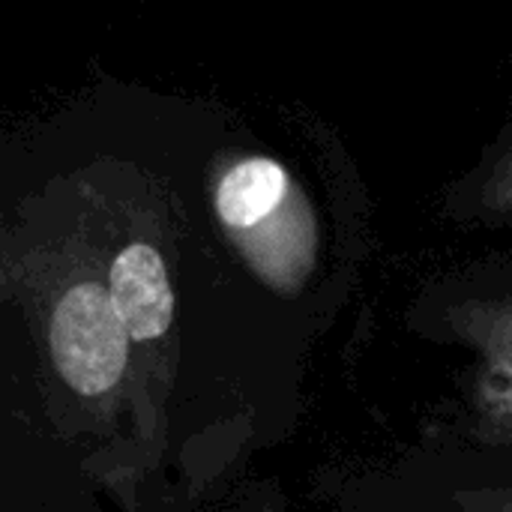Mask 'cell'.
Here are the masks:
<instances>
[{"label": "cell", "instance_id": "2", "mask_svg": "<svg viewBox=\"0 0 512 512\" xmlns=\"http://www.w3.org/2000/svg\"><path fill=\"white\" fill-rule=\"evenodd\" d=\"M48 351L57 378L78 399L105 405L120 390L132 339L108 282L90 273L63 279L48 306Z\"/></svg>", "mask_w": 512, "mask_h": 512}, {"label": "cell", "instance_id": "6", "mask_svg": "<svg viewBox=\"0 0 512 512\" xmlns=\"http://www.w3.org/2000/svg\"><path fill=\"white\" fill-rule=\"evenodd\" d=\"M495 512H512V501H510V504H501V507H498Z\"/></svg>", "mask_w": 512, "mask_h": 512}, {"label": "cell", "instance_id": "5", "mask_svg": "<svg viewBox=\"0 0 512 512\" xmlns=\"http://www.w3.org/2000/svg\"><path fill=\"white\" fill-rule=\"evenodd\" d=\"M480 204L486 213H504L512 216V150L498 162V168L489 174V180L480 189Z\"/></svg>", "mask_w": 512, "mask_h": 512}, {"label": "cell", "instance_id": "3", "mask_svg": "<svg viewBox=\"0 0 512 512\" xmlns=\"http://www.w3.org/2000/svg\"><path fill=\"white\" fill-rule=\"evenodd\" d=\"M456 336L477 354V435L512 447V300H471L450 312Z\"/></svg>", "mask_w": 512, "mask_h": 512}, {"label": "cell", "instance_id": "1", "mask_svg": "<svg viewBox=\"0 0 512 512\" xmlns=\"http://www.w3.org/2000/svg\"><path fill=\"white\" fill-rule=\"evenodd\" d=\"M219 225L276 291H297L315 261V219L291 174L270 156H240L213 186Z\"/></svg>", "mask_w": 512, "mask_h": 512}, {"label": "cell", "instance_id": "4", "mask_svg": "<svg viewBox=\"0 0 512 512\" xmlns=\"http://www.w3.org/2000/svg\"><path fill=\"white\" fill-rule=\"evenodd\" d=\"M108 291L138 345L162 342L174 327V288L162 252L147 240H132L108 264Z\"/></svg>", "mask_w": 512, "mask_h": 512}, {"label": "cell", "instance_id": "7", "mask_svg": "<svg viewBox=\"0 0 512 512\" xmlns=\"http://www.w3.org/2000/svg\"><path fill=\"white\" fill-rule=\"evenodd\" d=\"M258 512H273V510H258Z\"/></svg>", "mask_w": 512, "mask_h": 512}]
</instances>
